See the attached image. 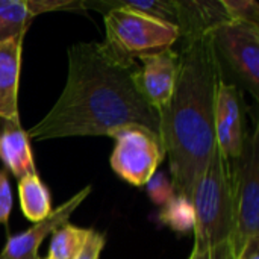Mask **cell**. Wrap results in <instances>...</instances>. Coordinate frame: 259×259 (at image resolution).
<instances>
[{"label": "cell", "mask_w": 259, "mask_h": 259, "mask_svg": "<svg viewBox=\"0 0 259 259\" xmlns=\"http://www.w3.org/2000/svg\"><path fill=\"white\" fill-rule=\"evenodd\" d=\"M132 68L112 61L100 42L71 46L65 87L46 117L26 132L27 137H109L117 127L129 124L159 135V114L137 91Z\"/></svg>", "instance_id": "6da1fadb"}, {"label": "cell", "mask_w": 259, "mask_h": 259, "mask_svg": "<svg viewBox=\"0 0 259 259\" xmlns=\"http://www.w3.org/2000/svg\"><path fill=\"white\" fill-rule=\"evenodd\" d=\"M182 41L175 91L159 112V137L175 196L191 203L194 185L217 144L215 97L223 73L211 33Z\"/></svg>", "instance_id": "7a4b0ae2"}, {"label": "cell", "mask_w": 259, "mask_h": 259, "mask_svg": "<svg viewBox=\"0 0 259 259\" xmlns=\"http://www.w3.org/2000/svg\"><path fill=\"white\" fill-rule=\"evenodd\" d=\"M231 162L215 144L211 159L197 179L191 206L194 212V252L231 241L234 232V191Z\"/></svg>", "instance_id": "3957f363"}, {"label": "cell", "mask_w": 259, "mask_h": 259, "mask_svg": "<svg viewBox=\"0 0 259 259\" xmlns=\"http://www.w3.org/2000/svg\"><path fill=\"white\" fill-rule=\"evenodd\" d=\"M105 30L103 50L112 61L127 68L135 65V59L171 49L179 39L178 26L120 8L106 11Z\"/></svg>", "instance_id": "277c9868"}, {"label": "cell", "mask_w": 259, "mask_h": 259, "mask_svg": "<svg viewBox=\"0 0 259 259\" xmlns=\"http://www.w3.org/2000/svg\"><path fill=\"white\" fill-rule=\"evenodd\" d=\"M258 129L244 135L240 158L234 161V232L231 244L237 255L259 235V144Z\"/></svg>", "instance_id": "5b68a950"}, {"label": "cell", "mask_w": 259, "mask_h": 259, "mask_svg": "<svg viewBox=\"0 0 259 259\" xmlns=\"http://www.w3.org/2000/svg\"><path fill=\"white\" fill-rule=\"evenodd\" d=\"M115 140L111 155L112 170L134 187L146 185L165 158L159 135L147 127L129 124L109 134Z\"/></svg>", "instance_id": "8992f818"}, {"label": "cell", "mask_w": 259, "mask_h": 259, "mask_svg": "<svg viewBox=\"0 0 259 259\" xmlns=\"http://www.w3.org/2000/svg\"><path fill=\"white\" fill-rule=\"evenodd\" d=\"M212 39L234 73L241 79L255 99L259 97V26L229 20L217 26Z\"/></svg>", "instance_id": "52a82bcc"}, {"label": "cell", "mask_w": 259, "mask_h": 259, "mask_svg": "<svg viewBox=\"0 0 259 259\" xmlns=\"http://www.w3.org/2000/svg\"><path fill=\"white\" fill-rule=\"evenodd\" d=\"M141 67L132 68V82L140 96L159 114L170 102L179 68V55L173 49L140 58Z\"/></svg>", "instance_id": "ba28073f"}, {"label": "cell", "mask_w": 259, "mask_h": 259, "mask_svg": "<svg viewBox=\"0 0 259 259\" xmlns=\"http://www.w3.org/2000/svg\"><path fill=\"white\" fill-rule=\"evenodd\" d=\"M91 193V187H85L59 208L50 212V215L38 223H35L30 229L23 234L12 235L8 238L3 250L0 252V259H41L38 256V249L42 241L55 234L61 226L68 223L71 214L77 209V206L88 197Z\"/></svg>", "instance_id": "9c48e42d"}, {"label": "cell", "mask_w": 259, "mask_h": 259, "mask_svg": "<svg viewBox=\"0 0 259 259\" xmlns=\"http://www.w3.org/2000/svg\"><path fill=\"white\" fill-rule=\"evenodd\" d=\"M244 135L240 88L222 80L215 97V141L229 162L240 158Z\"/></svg>", "instance_id": "30bf717a"}, {"label": "cell", "mask_w": 259, "mask_h": 259, "mask_svg": "<svg viewBox=\"0 0 259 259\" xmlns=\"http://www.w3.org/2000/svg\"><path fill=\"white\" fill-rule=\"evenodd\" d=\"M23 38L0 41V118L15 124H20L18 85Z\"/></svg>", "instance_id": "8fae6325"}, {"label": "cell", "mask_w": 259, "mask_h": 259, "mask_svg": "<svg viewBox=\"0 0 259 259\" xmlns=\"http://www.w3.org/2000/svg\"><path fill=\"white\" fill-rule=\"evenodd\" d=\"M0 161L18 181L26 176L36 175L29 137L26 131L21 127V124L2 121Z\"/></svg>", "instance_id": "7c38bea8"}, {"label": "cell", "mask_w": 259, "mask_h": 259, "mask_svg": "<svg viewBox=\"0 0 259 259\" xmlns=\"http://www.w3.org/2000/svg\"><path fill=\"white\" fill-rule=\"evenodd\" d=\"M179 38L211 33L217 26L229 21L220 2L176 0Z\"/></svg>", "instance_id": "4fadbf2b"}, {"label": "cell", "mask_w": 259, "mask_h": 259, "mask_svg": "<svg viewBox=\"0 0 259 259\" xmlns=\"http://www.w3.org/2000/svg\"><path fill=\"white\" fill-rule=\"evenodd\" d=\"M18 197L21 211L33 223H38L47 219L52 212L50 193L46 185L41 182L38 175L26 176L20 179L18 184Z\"/></svg>", "instance_id": "5bb4252c"}, {"label": "cell", "mask_w": 259, "mask_h": 259, "mask_svg": "<svg viewBox=\"0 0 259 259\" xmlns=\"http://www.w3.org/2000/svg\"><path fill=\"white\" fill-rule=\"evenodd\" d=\"M33 17L27 0H0V41L24 36Z\"/></svg>", "instance_id": "9a60e30c"}, {"label": "cell", "mask_w": 259, "mask_h": 259, "mask_svg": "<svg viewBox=\"0 0 259 259\" xmlns=\"http://www.w3.org/2000/svg\"><path fill=\"white\" fill-rule=\"evenodd\" d=\"M90 231L91 229L77 228L70 223L61 226L55 234H52L47 259H73L87 241Z\"/></svg>", "instance_id": "2e32d148"}, {"label": "cell", "mask_w": 259, "mask_h": 259, "mask_svg": "<svg viewBox=\"0 0 259 259\" xmlns=\"http://www.w3.org/2000/svg\"><path fill=\"white\" fill-rule=\"evenodd\" d=\"M105 5L111 8H120L126 9L144 17H149L152 20H158L162 23H168L173 26H178V5L176 0H147V2H103Z\"/></svg>", "instance_id": "e0dca14e"}, {"label": "cell", "mask_w": 259, "mask_h": 259, "mask_svg": "<svg viewBox=\"0 0 259 259\" xmlns=\"http://www.w3.org/2000/svg\"><path fill=\"white\" fill-rule=\"evenodd\" d=\"M161 220L178 232H188L194 228L193 206L190 202L175 196L170 202L164 205Z\"/></svg>", "instance_id": "ac0fdd59"}, {"label": "cell", "mask_w": 259, "mask_h": 259, "mask_svg": "<svg viewBox=\"0 0 259 259\" xmlns=\"http://www.w3.org/2000/svg\"><path fill=\"white\" fill-rule=\"evenodd\" d=\"M229 20L259 26V5L255 0H222Z\"/></svg>", "instance_id": "d6986e66"}, {"label": "cell", "mask_w": 259, "mask_h": 259, "mask_svg": "<svg viewBox=\"0 0 259 259\" xmlns=\"http://www.w3.org/2000/svg\"><path fill=\"white\" fill-rule=\"evenodd\" d=\"M146 185H147V190H149V194H150L152 200L156 205L164 206L167 202H170L175 197L173 185H171V182L167 179V176L164 173L156 171Z\"/></svg>", "instance_id": "ffe728a7"}, {"label": "cell", "mask_w": 259, "mask_h": 259, "mask_svg": "<svg viewBox=\"0 0 259 259\" xmlns=\"http://www.w3.org/2000/svg\"><path fill=\"white\" fill-rule=\"evenodd\" d=\"M103 247H105V235L91 229L82 249L73 259H99Z\"/></svg>", "instance_id": "44dd1931"}, {"label": "cell", "mask_w": 259, "mask_h": 259, "mask_svg": "<svg viewBox=\"0 0 259 259\" xmlns=\"http://www.w3.org/2000/svg\"><path fill=\"white\" fill-rule=\"evenodd\" d=\"M190 259H235V253L231 241H225L212 247H208L202 252L193 250Z\"/></svg>", "instance_id": "7402d4cb"}, {"label": "cell", "mask_w": 259, "mask_h": 259, "mask_svg": "<svg viewBox=\"0 0 259 259\" xmlns=\"http://www.w3.org/2000/svg\"><path fill=\"white\" fill-rule=\"evenodd\" d=\"M12 209V193L9 181L3 171H0V225H8Z\"/></svg>", "instance_id": "603a6c76"}, {"label": "cell", "mask_w": 259, "mask_h": 259, "mask_svg": "<svg viewBox=\"0 0 259 259\" xmlns=\"http://www.w3.org/2000/svg\"><path fill=\"white\" fill-rule=\"evenodd\" d=\"M235 259H259V235L253 237Z\"/></svg>", "instance_id": "cb8c5ba5"}, {"label": "cell", "mask_w": 259, "mask_h": 259, "mask_svg": "<svg viewBox=\"0 0 259 259\" xmlns=\"http://www.w3.org/2000/svg\"><path fill=\"white\" fill-rule=\"evenodd\" d=\"M46 259H47V258H46Z\"/></svg>", "instance_id": "d4e9b609"}]
</instances>
